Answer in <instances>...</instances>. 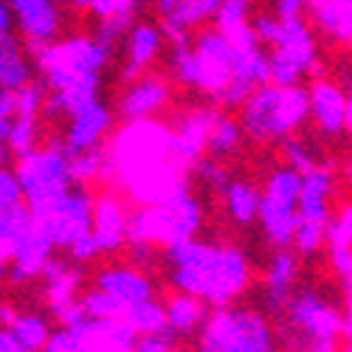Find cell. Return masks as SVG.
<instances>
[{
    "label": "cell",
    "instance_id": "d6a6232c",
    "mask_svg": "<svg viewBox=\"0 0 352 352\" xmlns=\"http://www.w3.org/2000/svg\"><path fill=\"white\" fill-rule=\"evenodd\" d=\"M282 158H285V166L296 169V172H307L318 164L313 146L307 141H302L299 135H290V138L282 141Z\"/></svg>",
    "mask_w": 352,
    "mask_h": 352
},
{
    "label": "cell",
    "instance_id": "1f68e13d",
    "mask_svg": "<svg viewBox=\"0 0 352 352\" xmlns=\"http://www.w3.org/2000/svg\"><path fill=\"white\" fill-rule=\"evenodd\" d=\"M45 107V85L43 82H28L20 91H14V116H25V119H40Z\"/></svg>",
    "mask_w": 352,
    "mask_h": 352
},
{
    "label": "cell",
    "instance_id": "7bdbcfd3",
    "mask_svg": "<svg viewBox=\"0 0 352 352\" xmlns=\"http://www.w3.org/2000/svg\"><path fill=\"white\" fill-rule=\"evenodd\" d=\"M346 48H349V60H352V37L346 40Z\"/></svg>",
    "mask_w": 352,
    "mask_h": 352
},
{
    "label": "cell",
    "instance_id": "2e32d148",
    "mask_svg": "<svg viewBox=\"0 0 352 352\" xmlns=\"http://www.w3.org/2000/svg\"><path fill=\"white\" fill-rule=\"evenodd\" d=\"M60 3L63 0H9L14 25L20 28L25 48L32 54L60 37V28H63Z\"/></svg>",
    "mask_w": 352,
    "mask_h": 352
},
{
    "label": "cell",
    "instance_id": "9c48e42d",
    "mask_svg": "<svg viewBox=\"0 0 352 352\" xmlns=\"http://www.w3.org/2000/svg\"><path fill=\"white\" fill-rule=\"evenodd\" d=\"M302 186V172L290 166H276L268 172L265 186L259 189V228L265 240L276 248H290L296 231V200Z\"/></svg>",
    "mask_w": 352,
    "mask_h": 352
},
{
    "label": "cell",
    "instance_id": "52a82bcc",
    "mask_svg": "<svg viewBox=\"0 0 352 352\" xmlns=\"http://www.w3.org/2000/svg\"><path fill=\"white\" fill-rule=\"evenodd\" d=\"M333 192L336 175L330 166L316 164L313 169L302 172V186L296 200V231H293L290 243L299 259H313L324 251L327 223L333 217Z\"/></svg>",
    "mask_w": 352,
    "mask_h": 352
},
{
    "label": "cell",
    "instance_id": "8fae6325",
    "mask_svg": "<svg viewBox=\"0 0 352 352\" xmlns=\"http://www.w3.org/2000/svg\"><path fill=\"white\" fill-rule=\"evenodd\" d=\"M94 195L85 186H71L65 195L51 200L48 206L32 212L34 223L48 234L54 248H71L79 237L91 234Z\"/></svg>",
    "mask_w": 352,
    "mask_h": 352
},
{
    "label": "cell",
    "instance_id": "603a6c76",
    "mask_svg": "<svg viewBox=\"0 0 352 352\" xmlns=\"http://www.w3.org/2000/svg\"><path fill=\"white\" fill-rule=\"evenodd\" d=\"M307 12H310L316 32H321L333 43L346 45V40L352 37V20L346 14L344 0H310Z\"/></svg>",
    "mask_w": 352,
    "mask_h": 352
},
{
    "label": "cell",
    "instance_id": "ffe728a7",
    "mask_svg": "<svg viewBox=\"0 0 352 352\" xmlns=\"http://www.w3.org/2000/svg\"><path fill=\"white\" fill-rule=\"evenodd\" d=\"M220 0H155L161 32L169 43L192 40L189 34L214 17Z\"/></svg>",
    "mask_w": 352,
    "mask_h": 352
},
{
    "label": "cell",
    "instance_id": "3957f363",
    "mask_svg": "<svg viewBox=\"0 0 352 352\" xmlns=\"http://www.w3.org/2000/svg\"><path fill=\"white\" fill-rule=\"evenodd\" d=\"M169 282L178 293L206 302L209 307L237 302L251 285V262L231 243L184 240L166 251Z\"/></svg>",
    "mask_w": 352,
    "mask_h": 352
},
{
    "label": "cell",
    "instance_id": "e0dca14e",
    "mask_svg": "<svg viewBox=\"0 0 352 352\" xmlns=\"http://www.w3.org/2000/svg\"><path fill=\"white\" fill-rule=\"evenodd\" d=\"M172 102V82L161 74H144L124 85V91L116 102V113L122 122L138 119H158V113L166 110Z\"/></svg>",
    "mask_w": 352,
    "mask_h": 352
},
{
    "label": "cell",
    "instance_id": "30bf717a",
    "mask_svg": "<svg viewBox=\"0 0 352 352\" xmlns=\"http://www.w3.org/2000/svg\"><path fill=\"white\" fill-rule=\"evenodd\" d=\"M318 71V45L313 28L299 20H279V34L268 54V82L299 85Z\"/></svg>",
    "mask_w": 352,
    "mask_h": 352
},
{
    "label": "cell",
    "instance_id": "8d00e7d4",
    "mask_svg": "<svg viewBox=\"0 0 352 352\" xmlns=\"http://www.w3.org/2000/svg\"><path fill=\"white\" fill-rule=\"evenodd\" d=\"M310 0H274V14L279 20H299L307 12Z\"/></svg>",
    "mask_w": 352,
    "mask_h": 352
},
{
    "label": "cell",
    "instance_id": "ac0fdd59",
    "mask_svg": "<svg viewBox=\"0 0 352 352\" xmlns=\"http://www.w3.org/2000/svg\"><path fill=\"white\" fill-rule=\"evenodd\" d=\"M346 104H349L346 91L333 79L318 76L307 87L310 122L316 124V130L321 135H327V138H338L341 133H346Z\"/></svg>",
    "mask_w": 352,
    "mask_h": 352
},
{
    "label": "cell",
    "instance_id": "5bb4252c",
    "mask_svg": "<svg viewBox=\"0 0 352 352\" xmlns=\"http://www.w3.org/2000/svg\"><path fill=\"white\" fill-rule=\"evenodd\" d=\"M228 43L234 48V63H231V82L226 87V94L220 96V102L226 107H240L254 87L268 82V54L254 37V32Z\"/></svg>",
    "mask_w": 352,
    "mask_h": 352
},
{
    "label": "cell",
    "instance_id": "d6986e66",
    "mask_svg": "<svg viewBox=\"0 0 352 352\" xmlns=\"http://www.w3.org/2000/svg\"><path fill=\"white\" fill-rule=\"evenodd\" d=\"M113 110L96 99L87 107L76 110L71 119H68V127H65V141L63 146L68 150V155H76V153H87V150H96V146H104L107 135L113 133Z\"/></svg>",
    "mask_w": 352,
    "mask_h": 352
},
{
    "label": "cell",
    "instance_id": "60d3db41",
    "mask_svg": "<svg viewBox=\"0 0 352 352\" xmlns=\"http://www.w3.org/2000/svg\"><path fill=\"white\" fill-rule=\"evenodd\" d=\"M346 133L352 138V96H349V104H346Z\"/></svg>",
    "mask_w": 352,
    "mask_h": 352
},
{
    "label": "cell",
    "instance_id": "cb8c5ba5",
    "mask_svg": "<svg viewBox=\"0 0 352 352\" xmlns=\"http://www.w3.org/2000/svg\"><path fill=\"white\" fill-rule=\"evenodd\" d=\"M32 63L14 37L0 40V91H20L23 85L32 82Z\"/></svg>",
    "mask_w": 352,
    "mask_h": 352
},
{
    "label": "cell",
    "instance_id": "5b68a950",
    "mask_svg": "<svg viewBox=\"0 0 352 352\" xmlns=\"http://www.w3.org/2000/svg\"><path fill=\"white\" fill-rule=\"evenodd\" d=\"M307 119V91L302 85L265 82L245 96L237 122L254 144H282L296 135Z\"/></svg>",
    "mask_w": 352,
    "mask_h": 352
},
{
    "label": "cell",
    "instance_id": "9a60e30c",
    "mask_svg": "<svg viewBox=\"0 0 352 352\" xmlns=\"http://www.w3.org/2000/svg\"><path fill=\"white\" fill-rule=\"evenodd\" d=\"M127 226H130V209L127 200L116 192H99L94 195L91 209V237L99 248V254H116L127 245Z\"/></svg>",
    "mask_w": 352,
    "mask_h": 352
},
{
    "label": "cell",
    "instance_id": "836d02e7",
    "mask_svg": "<svg viewBox=\"0 0 352 352\" xmlns=\"http://www.w3.org/2000/svg\"><path fill=\"white\" fill-rule=\"evenodd\" d=\"M192 175L203 184V186H209L212 192H217V195H223V189L228 186V181H231V175H228V169L223 166V161H217V158H200L195 166H192Z\"/></svg>",
    "mask_w": 352,
    "mask_h": 352
},
{
    "label": "cell",
    "instance_id": "7a4b0ae2",
    "mask_svg": "<svg viewBox=\"0 0 352 352\" xmlns=\"http://www.w3.org/2000/svg\"><path fill=\"white\" fill-rule=\"evenodd\" d=\"M34 71H40L45 85L43 113L51 119H71V116L99 99L102 74L113 51L102 45L94 34H71L54 40L34 54Z\"/></svg>",
    "mask_w": 352,
    "mask_h": 352
},
{
    "label": "cell",
    "instance_id": "f546056e",
    "mask_svg": "<svg viewBox=\"0 0 352 352\" xmlns=\"http://www.w3.org/2000/svg\"><path fill=\"white\" fill-rule=\"evenodd\" d=\"M74 9L91 12L96 20H113V17H135L141 0H68Z\"/></svg>",
    "mask_w": 352,
    "mask_h": 352
},
{
    "label": "cell",
    "instance_id": "83f0119b",
    "mask_svg": "<svg viewBox=\"0 0 352 352\" xmlns=\"http://www.w3.org/2000/svg\"><path fill=\"white\" fill-rule=\"evenodd\" d=\"M169 76L195 91V79H197V63H195V51H192V40H181V43H172L169 48Z\"/></svg>",
    "mask_w": 352,
    "mask_h": 352
},
{
    "label": "cell",
    "instance_id": "f35d334b",
    "mask_svg": "<svg viewBox=\"0 0 352 352\" xmlns=\"http://www.w3.org/2000/svg\"><path fill=\"white\" fill-rule=\"evenodd\" d=\"M14 32V14H12V6L9 0H0V40L3 37H12Z\"/></svg>",
    "mask_w": 352,
    "mask_h": 352
},
{
    "label": "cell",
    "instance_id": "7c38bea8",
    "mask_svg": "<svg viewBox=\"0 0 352 352\" xmlns=\"http://www.w3.org/2000/svg\"><path fill=\"white\" fill-rule=\"evenodd\" d=\"M192 51H195V63H197L195 91L220 102V96L226 94V87L231 82V63H234L231 43L217 28H206V32H200L192 40Z\"/></svg>",
    "mask_w": 352,
    "mask_h": 352
},
{
    "label": "cell",
    "instance_id": "484cf974",
    "mask_svg": "<svg viewBox=\"0 0 352 352\" xmlns=\"http://www.w3.org/2000/svg\"><path fill=\"white\" fill-rule=\"evenodd\" d=\"M212 20L226 40H237L248 34L251 32V0H220Z\"/></svg>",
    "mask_w": 352,
    "mask_h": 352
},
{
    "label": "cell",
    "instance_id": "d590c367",
    "mask_svg": "<svg viewBox=\"0 0 352 352\" xmlns=\"http://www.w3.org/2000/svg\"><path fill=\"white\" fill-rule=\"evenodd\" d=\"M251 32L259 40V45H274L279 34V17L276 14H256L251 17Z\"/></svg>",
    "mask_w": 352,
    "mask_h": 352
},
{
    "label": "cell",
    "instance_id": "7402d4cb",
    "mask_svg": "<svg viewBox=\"0 0 352 352\" xmlns=\"http://www.w3.org/2000/svg\"><path fill=\"white\" fill-rule=\"evenodd\" d=\"M94 287L107 293V296H113L127 310L141 305V302H150L155 296L153 279L146 276L141 268H133V265H110V268L99 271Z\"/></svg>",
    "mask_w": 352,
    "mask_h": 352
},
{
    "label": "cell",
    "instance_id": "4dcf8cb0",
    "mask_svg": "<svg viewBox=\"0 0 352 352\" xmlns=\"http://www.w3.org/2000/svg\"><path fill=\"white\" fill-rule=\"evenodd\" d=\"M40 119H25V116H14L12 119V127L6 133V146L9 153L14 155H23L28 153L32 146H37V133H40Z\"/></svg>",
    "mask_w": 352,
    "mask_h": 352
},
{
    "label": "cell",
    "instance_id": "f1b7e54d",
    "mask_svg": "<svg viewBox=\"0 0 352 352\" xmlns=\"http://www.w3.org/2000/svg\"><path fill=\"white\" fill-rule=\"evenodd\" d=\"M104 178V146L71 155V181L76 186H91Z\"/></svg>",
    "mask_w": 352,
    "mask_h": 352
},
{
    "label": "cell",
    "instance_id": "4316f807",
    "mask_svg": "<svg viewBox=\"0 0 352 352\" xmlns=\"http://www.w3.org/2000/svg\"><path fill=\"white\" fill-rule=\"evenodd\" d=\"M243 138H245V133H243L240 122H237V119H231V116H226V113H220V116H217V122H214V127H212L209 150H206V153H212L217 161L231 158V155H237V153H240Z\"/></svg>",
    "mask_w": 352,
    "mask_h": 352
},
{
    "label": "cell",
    "instance_id": "44dd1931",
    "mask_svg": "<svg viewBox=\"0 0 352 352\" xmlns=\"http://www.w3.org/2000/svg\"><path fill=\"white\" fill-rule=\"evenodd\" d=\"M164 48V32L155 23H133L130 32L124 34V60L119 79L127 85L144 74H150L153 63L161 56Z\"/></svg>",
    "mask_w": 352,
    "mask_h": 352
},
{
    "label": "cell",
    "instance_id": "8992f818",
    "mask_svg": "<svg viewBox=\"0 0 352 352\" xmlns=\"http://www.w3.org/2000/svg\"><path fill=\"white\" fill-rule=\"evenodd\" d=\"M197 352H279L274 321L256 307L220 305L197 330Z\"/></svg>",
    "mask_w": 352,
    "mask_h": 352
},
{
    "label": "cell",
    "instance_id": "ba28073f",
    "mask_svg": "<svg viewBox=\"0 0 352 352\" xmlns=\"http://www.w3.org/2000/svg\"><path fill=\"white\" fill-rule=\"evenodd\" d=\"M17 184L23 192V203L28 212H37L48 206L51 200L65 195L74 181H71V155L63 144H43L32 146L28 153L17 155Z\"/></svg>",
    "mask_w": 352,
    "mask_h": 352
},
{
    "label": "cell",
    "instance_id": "4fadbf2b",
    "mask_svg": "<svg viewBox=\"0 0 352 352\" xmlns=\"http://www.w3.org/2000/svg\"><path fill=\"white\" fill-rule=\"evenodd\" d=\"M217 110L214 107H189V110H181L178 119L169 124L172 130V161L178 164L186 175H192V166L206 155L209 150V135H212V127L217 122Z\"/></svg>",
    "mask_w": 352,
    "mask_h": 352
},
{
    "label": "cell",
    "instance_id": "ab89813d",
    "mask_svg": "<svg viewBox=\"0 0 352 352\" xmlns=\"http://www.w3.org/2000/svg\"><path fill=\"white\" fill-rule=\"evenodd\" d=\"M6 155H9V146H6V138H3V135H0V166H3Z\"/></svg>",
    "mask_w": 352,
    "mask_h": 352
},
{
    "label": "cell",
    "instance_id": "d4e9b609",
    "mask_svg": "<svg viewBox=\"0 0 352 352\" xmlns=\"http://www.w3.org/2000/svg\"><path fill=\"white\" fill-rule=\"evenodd\" d=\"M220 197H223V209H226L231 223L251 226L256 220V214H259V189L254 184L231 178Z\"/></svg>",
    "mask_w": 352,
    "mask_h": 352
},
{
    "label": "cell",
    "instance_id": "6da1fadb",
    "mask_svg": "<svg viewBox=\"0 0 352 352\" xmlns=\"http://www.w3.org/2000/svg\"><path fill=\"white\" fill-rule=\"evenodd\" d=\"M172 130L161 119L122 122L104 141V178L135 206H155L186 186L189 175L172 161Z\"/></svg>",
    "mask_w": 352,
    "mask_h": 352
},
{
    "label": "cell",
    "instance_id": "74e56055",
    "mask_svg": "<svg viewBox=\"0 0 352 352\" xmlns=\"http://www.w3.org/2000/svg\"><path fill=\"white\" fill-rule=\"evenodd\" d=\"M14 119V94L12 91H0V135L6 138L9 127Z\"/></svg>",
    "mask_w": 352,
    "mask_h": 352
},
{
    "label": "cell",
    "instance_id": "e575fe53",
    "mask_svg": "<svg viewBox=\"0 0 352 352\" xmlns=\"http://www.w3.org/2000/svg\"><path fill=\"white\" fill-rule=\"evenodd\" d=\"M14 206H23V192L17 184L14 169L0 166V212H9Z\"/></svg>",
    "mask_w": 352,
    "mask_h": 352
},
{
    "label": "cell",
    "instance_id": "b9f144b4",
    "mask_svg": "<svg viewBox=\"0 0 352 352\" xmlns=\"http://www.w3.org/2000/svg\"><path fill=\"white\" fill-rule=\"evenodd\" d=\"M344 6H346V14H349V20H352V0H344Z\"/></svg>",
    "mask_w": 352,
    "mask_h": 352
},
{
    "label": "cell",
    "instance_id": "277c9868",
    "mask_svg": "<svg viewBox=\"0 0 352 352\" xmlns=\"http://www.w3.org/2000/svg\"><path fill=\"white\" fill-rule=\"evenodd\" d=\"M203 226V203L189 189H178L155 206H135L130 212L127 245L135 259H150L155 248H169L184 240H195Z\"/></svg>",
    "mask_w": 352,
    "mask_h": 352
}]
</instances>
